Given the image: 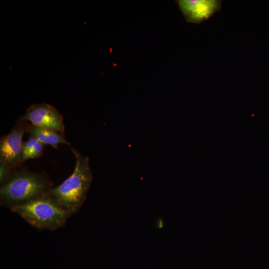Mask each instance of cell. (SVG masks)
<instances>
[{"instance_id": "cell-1", "label": "cell", "mask_w": 269, "mask_h": 269, "mask_svg": "<svg viewBox=\"0 0 269 269\" xmlns=\"http://www.w3.org/2000/svg\"><path fill=\"white\" fill-rule=\"evenodd\" d=\"M72 150L75 157L73 173L49 192L71 214L76 212L85 200L92 180L88 157L74 149Z\"/></svg>"}, {"instance_id": "cell-2", "label": "cell", "mask_w": 269, "mask_h": 269, "mask_svg": "<svg viewBox=\"0 0 269 269\" xmlns=\"http://www.w3.org/2000/svg\"><path fill=\"white\" fill-rule=\"evenodd\" d=\"M10 209L33 227L43 230L63 226L72 215L49 193Z\"/></svg>"}, {"instance_id": "cell-3", "label": "cell", "mask_w": 269, "mask_h": 269, "mask_svg": "<svg viewBox=\"0 0 269 269\" xmlns=\"http://www.w3.org/2000/svg\"><path fill=\"white\" fill-rule=\"evenodd\" d=\"M49 186V181L39 173L17 171L1 186L0 204L10 208L26 203L48 193Z\"/></svg>"}, {"instance_id": "cell-4", "label": "cell", "mask_w": 269, "mask_h": 269, "mask_svg": "<svg viewBox=\"0 0 269 269\" xmlns=\"http://www.w3.org/2000/svg\"><path fill=\"white\" fill-rule=\"evenodd\" d=\"M22 120L29 122L32 126L63 133V118L58 111L47 103L33 104L29 107Z\"/></svg>"}, {"instance_id": "cell-5", "label": "cell", "mask_w": 269, "mask_h": 269, "mask_svg": "<svg viewBox=\"0 0 269 269\" xmlns=\"http://www.w3.org/2000/svg\"><path fill=\"white\" fill-rule=\"evenodd\" d=\"M25 128L22 124L14 127L0 141V161L12 169L20 165L22 161V138Z\"/></svg>"}, {"instance_id": "cell-6", "label": "cell", "mask_w": 269, "mask_h": 269, "mask_svg": "<svg viewBox=\"0 0 269 269\" xmlns=\"http://www.w3.org/2000/svg\"><path fill=\"white\" fill-rule=\"evenodd\" d=\"M187 22L200 23L221 8V0H179L176 1Z\"/></svg>"}, {"instance_id": "cell-7", "label": "cell", "mask_w": 269, "mask_h": 269, "mask_svg": "<svg viewBox=\"0 0 269 269\" xmlns=\"http://www.w3.org/2000/svg\"><path fill=\"white\" fill-rule=\"evenodd\" d=\"M27 130L31 137L36 138L43 144L50 145L54 147L61 144L69 145V142L61 133L32 126Z\"/></svg>"}, {"instance_id": "cell-8", "label": "cell", "mask_w": 269, "mask_h": 269, "mask_svg": "<svg viewBox=\"0 0 269 269\" xmlns=\"http://www.w3.org/2000/svg\"><path fill=\"white\" fill-rule=\"evenodd\" d=\"M43 150V144L37 140L31 149L22 157V161L39 157L42 155Z\"/></svg>"}, {"instance_id": "cell-9", "label": "cell", "mask_w": 269, "mask_h": 269, "mask_svg": "<svg viewBox=\"0 0 269 269\" xmlns=\"http://www.w3.org/2000/svg\"><path fill=\"white\" fill-rule=\"evenodd\" d=\"M12 168L2 161H0V183L3 185L10 178Z\"/></svg>"}, {"instance_id": "cell-10", "label": "cell", "mask_w": 269, "mask_h": 269, "mask_svg": "<svg viewBox=\"0 0 269 269\" xmlns=\"http://www.w3.org/2000/svg\"><path fill=\"white\" fill-rule=\"evenodd\" d=\"M37 140L31 137L27 141H24L22 145V157L26 155L37 142Z\"/></svg>"}]
</instances>
